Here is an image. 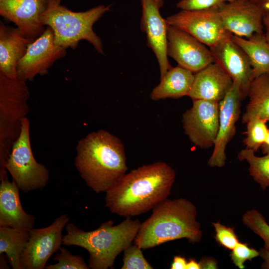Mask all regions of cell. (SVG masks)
<instances>
[{
  "mask_svg": "<svg viewBox=\"0 0 269 269\" xmlns=\"http://www.w3.org/2000/svg\"><path fill=\"white\" fill-rule=\"evenodd\" d=\"M231 37L248 57L253 79L269 74V44L264 33H255L248 38L232 34Z\"/></svg>",
  "mask_w": 269,
  "mask_h": 269,
  "instance_id": "obj_22",
  "label": "cell"
},
{
  "mask_svg": "<svg viewBox=\"0 0 269 269\" xmlns=\"http://www.w3.org/2000/svg\"><path fill=\"white\" fill-rule=\"evenodd\" d=\"M267 122L265 120L259 117H253L246 122V137L244 139L246 148L256 152L261 147L269 132Z\"/></svg>",
  "mask_w": 269,
  "mask_h": 269,
  "instance_id": "obj_26",
  "label": "cell"
},
{
  "mask_svg": "<svg viewBox=\"0 0 269 269\" xmlns=\"http://www.w3.org/2000/svg\"><path fill=\"white\" fill-rule=\"evenodd\" d=\"M0 269H3V268H7V267L6 263V260L5 258H6V256H3V254H0Z\"/></svg>",
  "mask_w": 269,
  "mask_h": 269,
  "instance_id": "obj_40",
  "label": "cell"
},
{
  "mask_svg": "<svg viewBox=\"0 0 269 269\" xmlns=\"http://www.w3.org/2000/svg\"><path fill=\"white\" fill-rule=\"evenodd\" d=\"M224 2H232L237 0H223Z\"/></svg>",
  "mask_w": 269,
  "mask_h": 269,
  "instance_id": "obj_41",
  "label": "cell"
},
{
  "mask_svg": "<svg viewBox=\"0 0 269 269\" xmlns=\"http://www.w3.org/2000/svg\"><path fill=\"white\" fill-rule=\"evenodd\" d=\"M75 150L74 165L96 193L106 192L128 170L123 143L107 131L88 134L78 141Z\"/></svg>",
  "mask_w": 269,
  "mask_h": 269,
  "instance_id": "obj_2",
  "label": "cell"
},
{
  "mask_svg": "<svg viewBox=\"0 0 269 269\" xmlns=\"http://www.w3.org/2000/svg\"><path fill=\"white\" fill-rule=\"evenodd\" d=\"M51 0H0V15L14 23L22 34L31 42L45 31L40 15Z\"/></svg>",
  "mask_w": 269,
  "mask_h": 269,
  "instance_id": "obj_16",
  "label": "cell"
},
{
  "mask_svg": "<svg viewBox=\"0 0 269 269\" xmlns=\"http://www.w3.org/2000/svg\"><path fill=\"white\" fill-rule=\"evenodd\" d=\"M201 269L200 263L197 262L195 259H190L187 262L186 269Z\"/></svg>",
  "mask_w": 269,
  "mask_h": 269,
  "instance_id": "obj_38",
  "label": "cell"
},
{
  "mask_svg": "<svg viewBox=\"0 0 269 269\" xmlns=\"http://www.w3.org/2000/svg\"><path fill=\"white\" fill-rule=\"evenodd\" d=\"M69 220L66 214H62L49 226L33 228L29 231L28 240L20 258L22 269L45 268L48 260L63 244L62 231Z\"/></svg>",
  "mask_w": 269,
  "mask_h": 269,
  "instance_id": "obj_9",
  "label": "cell"
},
{
  "mask_svg": "<svg viewBox=\"0 0 269 269\" xmlns=\"http://www.w3.org/2000/svg\"><path fill=\"white\" fill-rule=\"evenodd\" d=\"M193 101L192 107L182 115L185 133L201 148L214 146L219 130V103L205 100Z\"/></svg>",
  "mask_w": 269,
  "mask_h": 269,
  "instance_id": "obj_10",
  "label": "cell"
},
{
  "mask_svg": "<svg viewBox=\"0 0 269 269\" xmlns=\"http://www.w3.org/2000/svg\"><path fill=\"white\" fill-rule=\"evenodd\" d=\"M66 54V49L55 44L52 29L46 26L43 33L28 45L19 61L17 76L25 81L33 80L37 75L48 73L55 61Z\"/></svg>",
  "mask_w": 269,
  "mask_h": 269,
  "instance_id": "obj_11",
  "label": "cell"
},
{
  "mask_svg": "<svg viewBox=\"0 0 269 269\" xmlns=\"http://www.w3.org/2000/svg\"><path fill=\"white\" fill-rule=\"evenodd\" d=\"M254 150L246 148L239 152L238 157L240 160L248 162L250 175L264 190L269 186V154L257 156Z\"/></svg>",
  "mask_w": 269,
  "mask_h": 269,
  "instance_id": "obj_25",
  "label": "cell"
},
{
  "mask_svg": "<svg viewBox=\"0 0 269 269\" xmlns=\"http://www.w3.org/2000/svg\"><path fill=\"white\" fill-rule=\"evenodd\" d=\"M201 269H216L217 263L213 259H202L199 262Z\"/></svg>",
  "mask_w": 269,
  "mask_h": 269,
  "instance_id": "obj_35",
  "label": "cell"
},
{
  "mask_svg": "<svg viewBox=\"0 0 269 269\" xmlns=\"http://www.w3.org/2000/svg\"><path fill=\"white\" fill-rule=\"evenodd\" d=\"M29 97L26 81L0 73V168L20 134L22 122L29 111Z\"/></svg>",
  "mask_w": 269,
  "mask_h": 269,
  "instance_id": "obj_6",
  "label": "cell"
},
{
  "mask_svg": "<svg viewBox=\"0 0 269 269\" xmlns=\"http://www.w3.org/2000/svg\"><path fill=\"white\" fill-rule=\"evenodd\" d=\"M30 122L25 117L21 132L14 142L8 157L0 171L6 170L18 188L24 193L44 188L49 179V171L43 164L36 161L32 153Z\"/></svg>",
  "mask_w": 269,
  "mask_h": 269,
  "instance_id": "obj_7",
  "label": "cell"
},
{
  "mask_svg": "<svg viewBox=\"0 0 269 269\" xmlns=\"http://www.w3.org/2000/svg\"><path fill=\"white\" fill-rule=\"evenodd\" d=\"M261 148L264 154H269V129L266 139L262 145Z\"/></svg>",
  "mask_w": 269,
  "mask_h": 269,
  "instance_id": "obj_39",
  "label": "cell"
},
{
  "mask_svg": "<svg viewBox=\"0 0 269 269\" xmlns=\"http://www.w3.org/2000/svg\"><path fill=\"white\" fill-rule=\"evenodd\" d=\"M223 0H179L176 6L180 10H201L218 8Z\"/></svg>",
  "mask_w": 269,
  "mask_h": 269,
  "instance_id": "obj_32",
  "label": "cell"
},
{
  "mask_svg": "<svg viewBox=\"0 0 269 269\" xmlns=\"http://www.w3.org/2000/svg\"><path fill=\"white\" fill-rule=\"evenodd\" d=\"M167 38V55L193 73L214 62L209 48L186 32L168 25Z\"/></svg>",
  "mask_w": 269,
  "mask_h": 269,
  "instance_id": "obj_12",
  "label": "cell"
},
{
  "mask_svg": "<svg viewBox=\"0 0 269 269\" xmlns=\"http://www.w3.org/2000/svg\"><path fill=\"white\" fill-rule=\"evenodd\" d=\"M243 223L264 241L269 248V225L264 216L256 209L245 212L242 216Z\"/></svg>",
  "mask_w": 269,
  "mask_h": 269,
  "instance_id": "obj_27",
  "label": "cell"
},
{
  "mask_svg": "<svg viewBox=\"0 0 269 269\" xmlns=\"http://www.w3.org/2000/svg\"><path fill=\"white\" fill-rule=\"evenodd\" d=\"M233 80L217 63L214 62L194 74L187 96L194 100L220 102L231 88Z\"/></svg>",
  "mask_w": 269,
  "mask_h": 269,
  "instance_id": "obj_19",
  "label": "cell"
},
{
  "mask_svg": "<svg viewBox=\"0 0 269 269\" xmlns=\"http://www.w3.org/2000/svg\"><path fill=\"white\" fill-rule=\"evenodd\" d=\"M0 227H10L29 232L34 228L35 218L22 207L19 188L8 179L6 170L0 171Z\"/></svg>",
  "mask_w": 269,
  "mask_h": 269,
  "instance_id": "obj_18",
  "label": "cell"
},
{
  "mask_svg": "<svg viewBox=\"0 0 269 269\" xmlns=\"http://www.w3.org/2000/svg\"><path fill=\"white\" fill-rule=\"evenodd\" d=\"M214 62L219 64L239 85L244 99L248 95L253 79L249 60L243 50L232 40L231 34L209 48Z\"/></svg>",
  "mask_w": 269,
  "mask_h": 269,
  "instance_id": "obj_17",
  "label": "cell"
},
{
  "mask_svg": "<svg viewBox=\"0 0 269 269\" xmlns=\"http://www.w3.org/2000/svg\"><path fill=\"white\" fill-rule=\"evenodd\" d=\"M59 0L61 2V1L62 0Z\"/></svg>",
  "mask_w": 269,
  "mask_h": 269,
  "instance_id": "obj_42",
  "label": "cell"
},
{
  "mask_svg": "<svg viewBox=\"0 0 269 269\" xmlns=\"http://www.w3.org/2000/svg\"><path fill=\"white\" fill-rule=\"evenodd\" d=\"M260 256V252L257 250L250 248L248 244L239 242L232 250L230 257L233 264L240 269L245 268L244 263Z\"/></svg>",
  "mask_w": 269,
  "mask_h": 269,
  "instance_id": "obj_31",
  "label": "cell"
},
{
  "mask_svg": "<svg viewBox=\"0 0 269 269\" xmlns=\"http://www.w3.org/2000/svg\"><path fill=\"white\" fill-rule=\"evenodd\" d=\"M142 249L132 244L124 251L122 269H152L153 268L144 258Z\"/></svg>",
  "mask_w": 269,
  "mask_h": 269,
  "instance_id": "obj_29",
  "label": "cell"
},
{
  "mask_svg": "<svg viewBox=\"0 0 269 269\" xmlns=\"http://www.w3.org/2000/svg\"><path fill=\"white\" fill-rule=\"evenodd\" d=\"M263 21L266 30L264 34L267 41L269 44V13H265Z\"/></svg>",
  "mask_w": 269,
  "mask_h": 269,
  "instance_id": "obj_36",
  "label": "cell"
},
{
  "mask_svg": "<svg viewBox=\"0 0 269 269\" xmlns=\"http://www.w3.org/2000/svg\"><path fill=\"white\" fill-rule=\"evenodd\" d=\"M248 96V104L242 116V122L253 117H259L269 122V74L254 79Z\"/></svg>",
  "mask_w": 269,
  "mask_h": 269,
  "instance_id": "obj_23",
  "label": "cell"
},
{
  "mask_svg": "<svg viewBox=\"0 0 269 269\" xmlns=\"http://www.w3.org/2000/svg\"><path fill=\"white\" fill-rule=\"evenodd\" d=\"M152 210L150 217L141 224L134 241L142 250L183 238L192 244L200 242L202 232L192 202L184 198L166 199Z\"/></svg>",
  "mask_w": 269,
  "mask_h": 269,
  "instance_id": "obj_3",
  "label": "cell"
},
{
  "mask_svg": "<svg viewBox=\"0 0 269 269\" xmlns=\"http://www.w3.org/2000/svg\"><path fill=\"white\" fill-rule=\"evenodd\" d=\"M243 99L239 85H233L224 99L219 102V121L218 134L212 154L208 164L212 167H221L225 164L226 147L236 133V124L241 114Z\"/></svg>",
  "mask_w": 269,
  "mask_h": 269,
  "instance_id": "obj_14",
  "label": "cell"
},
{
  "mask_svg": "<svg viewBox=\"0 0 269 269\" xmlns=\"http://www.w3.org/2000/svg\"><path fill=\"white\" fill-rule=\"evenodd\" d=\"M216 242L224 248L232 250L240 242L233 228L226 226L219 221L212 223Z\"/></svg>",
  "mask_w": 269,
  "mask_h": 269,
  "instance_id": "obj_30",
  "label": "cell"
},
{
  "mask_svg": "<svg viewBox=\"0 0 269 269\" xmlns=\"http://www.w3.org/2000/svg\"><path fill=\"white\" fill-rule=\"evenodd\" d=\"M175 176L174 170L163 162L133 169L106 192V206L122 217L145 213L167 199Z\"/></svg>",
  "mask_w": 269,
  "mask_h": 269,
  "instance_id": "obj_1",
  "label": "cell"
},
{
  "mask_svg": "<svg viewBox=\"0 0 269 269\" xmlns=\"http://www.w3.org/2000/svg\"><path fill=\"white\" fill-rule=\"evenodd\" d=\"M167 24L191 35L209 48L230 35L225 28L218 8L184 10L165 18Z\"/></svg>",
  "mask_w": 269,
  "mask_h": 269,
  "instance_id": "obj_8",
  "label": "cell"
},
{
  "mask_svg": "<svg viewBox=\"0 0 269 269\" xmlns=\"http://www.w3.org/2000/svg\"><path fill=\"white\" fill-rule=\"evenodd\" d=\"M194 78V74L191 71L179 65L172 67L160 78L159 84L153 88L150 97L152 100L157 101L188 96Z\"/></svg>",
  "mask_w": 269,
  "mask_h": 269,
  "instance_id": "obj_21",
  "label": "cell"
},
{
  "mask_svg": "<svg viewBox=\"0 0 269 269\" xmlns=\"http://www.w3.org/2000/svg\"><path fill=\"white\" fill-rule=\"evenodd\" d=\"M110 9L109 5H99L84 11L75 12L61 5L59 0H51L39 19L42 25L52 29L56 45L75 49L80 40H85L103 55L102 42L93 26Z\"/></svg>",
  "mask_w": 269,
  "mask_h": 269,
  "instance_id": "obj_5",
  "label": "cell"
},
{
  "mask_svg": "<svg viewBox=\"0 0 269 269\" xmlns=\"http://www.w3.org/2000/svg\"><path fill=\"white\" fill-rule=\"evenodd\" d=\"M28 238L29 232L0 227V254H5L13 269H22L20 258Z\"/></svg>",
  "mask_w": 269,
  "mask_h": 269,
  "instance_id": "obj_24",
  "label": "cell"
},
{
  "mask_svg": "<svg viewBox=\"0 0 269 269\" xmlns=\"http://www.w3.org/2000/svg\"><path fill=\"white\" fill-rule=\"evenodd\" d=\"M60 253L54 258L57 263L45 267L46 269H88V265L83 258L79 255H73L66 249L61 247Z\"/></svg>",
  "mask_w": 269,
  "mask_h": 269,
  "instance_id": "obj_28",
  "label": "cell"
},
{
  "mask_svg": "<svg viewBox=\"0 0 269 269\" xmlns=\"http://www.w3.org/2000/svg\"><path fill=\"white\" fill-rule=\"evenodd\" d=\"M218 12L225 28L232 35L248 38L264 33L265 12L251 0L225 2Z\"/></svg>",
  "mask_w": 269,
  "mask_h": 269,
  "instance_id": "obj_15",
  "label": "cell"
},
{
  "mask_svg": "<svg viewBox=\"0 0 269 269\" xmlns=\"http://www.w3.org/2000/svg\"><path fill=\"white\" fill-rule=\"evenodd\" d=\"M113 224V221L109 220L95 230L85 231L72 223H68L63 245L86 250L89 254L90 269L112 268L117 257L134 242L141 223L138 219L128 217L118 225Z\"/></svg>",
  "mask_w": 269,
  "mask_h": 269,
  "instance_id": "obj_4",
  "label": "cell"
},
{
  "mask_svg": "<svg viewBox=\"0 0 269 269\" xmlns=\"http://www.w3.org/2000/svg\"><path fill=\"white\" fill-rule=\"evenodd\" d=\"M140 29L145 33L147 44L155 55L161 78L172 67L167 53L168 24L160 12L164 0H140Z\"/></svg>",
  "mask_w": 269,
  "mask_h": 269,
  "instance_id": "obj_13",
  "label": "cell"
},
{
  "mask_svg": "<svg viewBox=\"0 0 269 269\" xmlns=\"http://www.w3.org/2000/svg\"><path fill=\"white\" fill-rule=\"evenodd\" d=\"M31 41L16 27L0 25V73L17 76V67Z\"/></svg>",
  "mask_w": 269,
  "mask_h": 269,
  "instance_id": "obj_20",
  "label": "cell"
},
{
  "mask_svg": "<svg viewBox=\"0 0 269 269\" xmlns=\"http://www.w3.org/2000/svg\"><path fill=\"white\" fill-rule=\"evenodd\" d=\"M187 263V262L184 257L179 256H174L170 269H186Z\"/></svg>",
  "mask_w": 269,
  "mask_h": 269,
  "instance_id": "obj_33",
  "label": "cell"
},
{
  "mask_svg": "<svg viewBox=\"0 0 269 269\" xmlns=\"http://www.w3.org/2000/svg\"><path fill=\"white\" fill-rule=\"evenodd\" d=\"M258 5L265 13H269V0H251Z\"/></svg>",
  "mask_w": 269,
  "mask_h": 269,
  "instance_id": "obj_37",
  "label": "cell"
},
{
  "mask_svg": "<svg viewBox=\"0 0 269 269\" xmlns=\"http://www.w3.org/2000/svg\"><path fill=\"white\" fill-rule=\"evenodd\" d=\"M260 256L263 259V262L261 265V268L269 269V248L265 246L261 248Z\"/></svg>",
  "mask_w": 269,
  "mask_h": 269,
  "instance_id": "obj_34",
  "label": "cell"
}]
</instances>
